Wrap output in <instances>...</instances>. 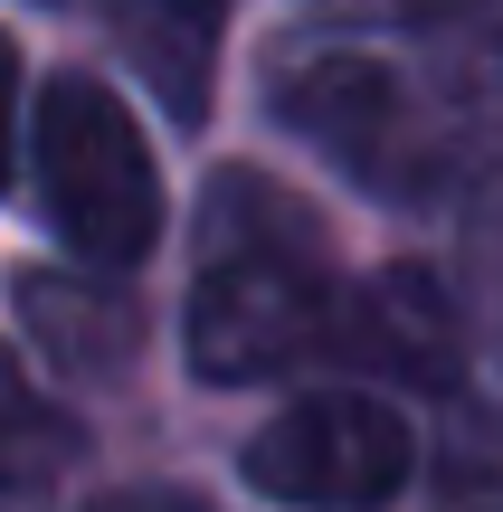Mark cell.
I'll list each match as a JSON object with an SVG mask.
<instances>
[{
    "label": "cell",
    "instance_id": "obj_1",
    "mask_svg": "<svg viewBox=\"0 0 503 512\" xmlns=\"http://www.w3.org/2000/svg\"><path fill=\"white\" fill-rule=\"evenodd\" d=\"M266 114L352 190L418 209L447 200L503 124V48L399 67L371 38H285L266 57Z\"/></svg>",
    "mask_w": 503,
    "mask_h": 512
},
{
    "label": "cell",
    "instance_id": "obj_2",
    "mask_svg": "<svg viewBox=\"0 0 503 512\" xmlns=\"http://www.w3.org/2000/svg\"><path fill=\"white\" fill-rule=\"evenodd\" d=\"M333 247L323 219L257 162H219L200 190V275H190L181 351L209 389H247L333 351Z\"/></svg>",
    "mask_w": 503,
    "mask_h": 512
},
{
    "label": "cell",
    "instance_id": "obj_3",
    "mask_svg": "<svg viewBox=\"0 0 503 512\" xmlns=\"http://www.w3.org/2000/svg\"><path fill=\"white\" fill-rule=\"evenodd\" d=\"M38 219L57 247H76L95 275L143 266L162 238V171H152L143 124L124 95L95 76H48L38 86Z\"/></svg>",
    "mask_w": 503,
    "mask_h": 512
},
{
    "label": "cell",
    "instance_id": "obj_4",
    "mask_svg": "<svg viewBox=\"0 0 503 512\" xmlns=\"http://www.w3.org/2000/svg\"><path fill=\"white\" fill-rule=\"evenodd\" d=\"M238 475L285 512H390L418 475V437L371 389H304L238 446Z\"/></svg>",
    "mask_w": 503,
    "mask_h": 512
},
{
    "label": "cell",
    "instance_id": "obj_5",
    "mask_svg": "<svg viewBox=\"0 0 503 512\" xmlns=\"http://www.w3.org/2000/svg\"><path fill=\"white\" fill-rule=\"evenodd\" d=\"M466 323H456V294L437 285L428 266H380L361 285H342V313H333V351L399 389H456V361H466Z\"/></svg>",
    "mask_w": 503,
    "mask_h": 512
},
{
    "label": "cell",
    "instance_id": "obj_6",
    "mask_svg": "<svg viewBox=\"0 0 503 512\" xmlns=\"http://www.w3.org/2000/svg\"><path fill=\"white\" fill-rule=\"evenodd\" d=\"M19 323L67 380H124L133 342H143V313L114 294V275H57V266L19 275Z\"/></svg>",
    "mask_w": 503,
    "mask_h": 512
},
{
    "label": "cell",
    "instance_id": "obj_7",
    "mask_svg": "<svg viewBox=\"0 0 503 512\" xmlns=\"http://www.w3.org/2000/svg\"><path fill=\"white\" fill-rule=\"evenodd\" d=\"M124 57L152 95H162L171 124H200L209 95H219V38H228V0H105Z\"/></svg>",
    "mask_w": 503,
    "mask_h": 512
},
{
    "label": "cell",
    "instance_id": "obj_8",
    "mask_svg": "<svg viewBox=\"0 0 503 512\" xmlns=\"http://www.w3.org/2000/svg\"><path fill=\"white\" fill-rule=\"evenodd\" d=\"M76 465H86V427H76L67 408H48L29 380H19V361L0 351V503L57 494Z\"/></svg>",
    "mask_w": 503,
    "mask_h": 512
},
{
    "label": "cell",
    "instance_id": "obj_9",
    "mask_svg": "<svg viewBox=\"0 0 503 512\" xmlns=\"http://www.w3.org/2000/svg\"><path fill=\"white\" fill-rule=\"evenodd\" d=\"M323 10H342V19H418V29H437V19H466L475 0H323Z\"/></svg>",
    "mask_w": 503,
    "mask_h": 512
},
{
    "label": "cell",
    "instance_id": "obj_10",
    "mask_svg": "<svg viewBox=\"0 0 503 512\" xmlns=\"http://www.w3.org/2000/svg\"><path fill=\"white\" fill-rule=\"evenodd\" d=\"M10 124H19V57H10V38H0V190H10Z\"/></svg>",
    "mask_w": 503,
    "mask_h": 512
},
{
    "label": "cell",
    "instance_id": "obj_11",
    "mask_svg": "<svg viewBox=\"0 0 503 512\" xmlns=\"http://www.w3.org/2000/svg\"><path fill=\"white\" fill-rule=\"evenodd\" d=\"M95 512H209V503L171 494V484H143V494H124V503H95Z\"/></svg>",
    "mask_w": 503,
    "mask_h": 512
},
{
    "label": "cell",
    "instance_id": "obj_12",
    "mask_svg": "<svg viewBox=\"0 0 503 512\" xmlns=\"http://www.w3.org/2000/svg\"><path fill=\"white\" fill-rule=\"evenodd\" d=\"M485 304H494V389H503V275H494V294H485Z\"/></svg>",
    "mask_w": 503,
    "mask_h": 512
}]
</instances>
